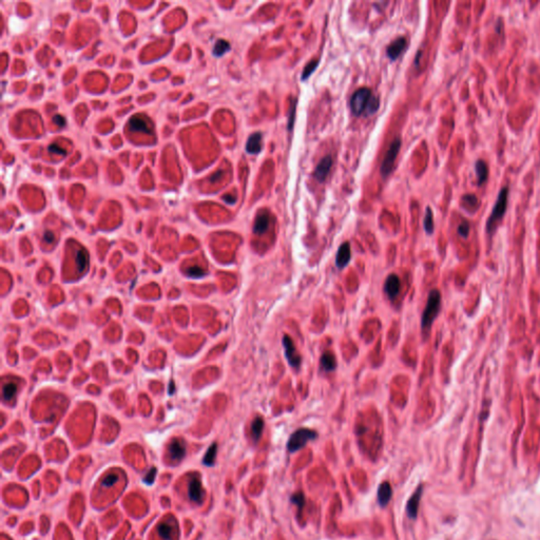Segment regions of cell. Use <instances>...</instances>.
<instances>
[{
    "mask_svg": "<svg viewBox=\"0 0 540 540\" xmlns=\"http://www.w3.org/2000/svg\"><path fill=\"white\" fill-rule=\"evenodd\" d=\"M379 99L373 95L368 88H360L352 94L350 99V109L353 115H373L379 109Z\"/></svg>",
    "mask_w": 540,
    "mask_h": 540,
    "instance_id": "cell-1",
    "label": "cell"
},
{
    "mask_svg": "<svg viewBox=\"0 0 540 540\" xmlns=\"http://www.w3.org/2000/svg\"><path fill=\"white\" fill-rule=\"evenodd\" d=\"M441 295L438 289H432L428 298V303L424 309L421 320V327L424 334H429L431 327L440 312Z\"/></svg>",
    "mask_w": 540,
    "mask_h": 540,
    "instance_id": "cell-2",
    "label": "cell"
},
{
    "mask_svg": "<svg viewBox=\"0 0 540 540\" xmlns=\"http://www.w3.org/2000/svg\"><path fill=\"white\" fill-rule=\"evenodd\" d=\"M508 198H509V188L504 187L499 192V196L497 201H496L495 206L492 210V214L486 223V230L489 233H493L495 231L496 227L499 220L503 217L504 214H506L508 208Z\"/></svg>",
    "mask_w": 540,
    "mask_h": 540,
    "instance_id": "cell-3",
    "label": "cell"
},
{
    "mask_svg": "<svg viewBox=\"0 0 540 540\" xmlns=\"http://www.w3.org/2000/svg\"><path fill=\"white\" fill-rule=\"evenodd\" d=\"M318 433L309 429H300L290 436L287 442V448L290 453H296L297 450L303 448L309 441L315 440Z\"/></svg>",
    "mask_w": 540,
    "mask_h": 540,
    "instance_id": "cell-4",
    "label": "cell"
},
{
    "mask_svg": "<svg viewBox=\"0 0 540 540\" xmlns=\"http://www.w3.org/2000/svg\"><path fill=\"white\" fill-rule=\"evenodd\" d=\"M400 148H401V138L396 137L393 140L391 146H389L387 152L385 154V157L381 164V174L383 178H386V176H388L393 171V167H394L396 158L398 156V153H399Z\"/></svg>",
    "mask_w": 540,
    "mask_h": 540,
    "instance_id": "cell-5",
    "label": "cell"
},
{
    "mask_svg": "<svg viewBox=\"0 0 540 540\" xmlns=\"http://www.w3.org/2000/svg\"><path fill=\"white\" fill-rule=\"evenodd\" d=\"M283 346H284L285 356L288 360L289 365L293 366L294 368H299L301 365V362H302V359H301V356L297 351L293 339H291L287 334H285L284 337H283Z\"/></svg>",
    "mask_w": 540,
    "mask_h": 540,
    "instance_id": "cell-6",
    "label": "cell"
},
{
    "mask_svg": "<svg viewBox=\"0 0 540 540\" xmlns=\"http://www.w3.org/2000/svg\"><path fill=\"white\" fill-rule=\"evenodd\" d=\"M422 493H423V486L421 484V485L418 486L417 489H416L415 493L411 496V498L409 499V501H407L406 513H407V516H409L411 519L417 518L418 511H419V504H420V500H421V497H422Z\"/></svg>",
    "mask_w": 540,
    "mask_h": 540,
    "instance_id": "cell-7",
    "label": "cell"
},
{
    "mask_svg": "<svg viewBox=\"0 0 540 540\" xmlns=\"http://www.w3.org/2000/svg\"><path fill=\"white\" fill-rule=\"evenodd\" d=\"M332 166V158L330 155H326L321 159V162L318 164L316 170H315V178L318 182H324L327 178V175L330 172Z\"/></svg>",
    "mask_w": 540,
    "mask_h": 540,
    "instance_id": "cell-8",
    "label": "cell"
},
{
    "mask_svg": "<svg viewBox=\"0 0 540 540\" xmlns=\"http://www.w3.org/2000/svg\"><path fill=\"white\" fill-rule=\"evenodd\" d=\"M129 129L133 132H141V133L151 134L152 128L151 123L148 119L140 116H133L129 120Z\"/></svg>",
    "mask_w": 540,
    "mask_h": 540,
    "instance_id": "cell-9",
    "label": "cell"
},
{
    "mask_svg": "<svg viewBox=\"0 0 540 540\" xmlns=\"http://www.w3.org/2000/svg\"><path fill=\"white\" fill-rule=\"evenodd\" d=\"M168 453L173 461H181L186 454L185 443L181 439H173L168 445Z\"/></svg>",
    "mask_w": 540,
    "mask_h": 540,
    "instance_id": "cell-10",
    "label": "cell"
},
{
    "mask_svg": "<svg viewBox=\"0 0 540 540\" xmlns=\"http://www.w3.org/2000/svg\"><path fill=\"white\" fill-rule=\"evenodd\" d=\"M400 286V280L398 278V276H396L394 273L389 274L384 284L385 294L389 299L394 300L398 296V294H399Z\"/></svg>",
    "mask_w": 540,
    "mask_h": 540,
    "instance_id": "cell-11",
    "label": "cell"
},
{
    "mask_svg": "<svg viewBox=\"0 0 540 540\" xmlns=\"http://www.w3.org/2000/svg\"><path fill=\"white\" fill-rule=\"evenodd\" d=\"M406 47H407V41L404 37L397 38L387 47L386 49L387 56L392 60H396L402 54L403 51L406 49Z\"/></svg>",
    "mask_w": 540,
    "mask_h": 540,
    "instance_id": "cell-12",
    "label": "cell"
},
{
    "mask_svg": "<svg viewBox=\"0 0 540 540\" xmlns=\"http://www.w3.org/2000/svg\"><path fill=\"white\" fill-rule=\"evenodd\" d=\"M350 256H351L350 245L349 243L345 242L339 247L337 258H335V265H337V267L342 269L346 266L350 261Z\"/></svg>",
    "mask_w": 540,
    "mask_h": 540,
    "instance_id": "cell-13",
    "label": "cell"
},
{
    "mask_svg": "<svg viewBox=\"0 0 540 540\" xmlns=\"http://www.w3.org/2000/svg\"><path fill=\"white\" fill-rule=\"evenodd\" d=\"M269 222H270V217H269L268 212L264 210L261 211L255 217L254 225H253V232L259 235L263 234L264 232H266V230L268 229V226H269Z\"/></svg>",
    "mask_w": 540,
    "mask_h": 540,
    "instance_id": "cell-14",
    "label": "cell"
},
{
    "mask_svg": "<svg viewBox=\"0 0 540 540\" xmlns=\"http://www.w3.org/2000/svg\"><path fill=\"white\" fill-rule=\"evenodd\" d=\"M377 496H378V502L380 506H381L382 508H385L388 504V502L391 501L392 496H393V489H392L391 483L384 481L383 483L380 484Z\"/></svg>",
    "mask_w": 540,
    "mask_h": 540,
    "instance_id": "cell-15",
    "label": "cell"
},
{
    "mask_svg": "<svg viewBox=\"0 0 540 540\" xmlns=\"http://www.w3.org/2000/svg\"><path fill=\"white\" fill-rule=\"evenodd\" d=\"M262 133L261 132H255L247 140L246 151L249 154H259L262 151Z\"/></svg>",
    "mask_w": 540,
    "mask_h": 540,
    "instance_id": "cell-16",
    "label": "cell"
},
{
    "mask_svg": "<svg viewBox=\"0 0 540 540\" xmlns=\"http://www.w3.org/2000/svg\"><path fill=\"white\" fill-rule=\"evenodd\" d=\"M188 496L191 501L196 503H202L203 501V491H202V484L198 478H193L190 480L188 485Z\"/></svg>",
    "mask_w": 540,
    "mask_h": 540,
    "instance_id": "cell-17",
    "label": "cell"
},
{
    "mask_svg": "<svg viewBox=\"0 0 540 540\" xmlns=\"http://www.w3.org/2000/svg\"><path fill=\"white\" fill-rule=\"evenodd\" d=\"M475 171L477 174L478 179V185H482L489 176V168L488 165L482 159H478L475 164Z\"/></svg>",
    "mask_w": 540,
    "mask_h": 540,
    "instance_id": "cell-18",
    "label": "cell"
},
{
    "mask_svg": "<svg viewBox=\"0 0 540 540\" xmlns=\"http://www.w3.org/2000/svg\"><path fill=\"white\" fill-rule=\"evenodd\" d=\"M337 366V361H335V357L331 351L324 352L321 357V367L323 370L329 373L335 369Z\"/></svg>",
    "mask_w": 540,
    "mask_h": 540,
    "instance_id": "cell-19",
    "label": "cell"
},
{
    "mask_svg": "<svg viewBox=\"0 0 540 540\" xmlns=\"http://www.w3.org/2000/svg\"><path fill=\"white\" fill-rule=\"evenodd\" d=\"M264 430V420L261 417H256L251 423V437L256 442L261 438Z\"/></svg>",
    "mask_w": 540,
    "mask_h": 540,
    "instance_id": "cell-20",
    "label": "cell"
},
{
    "mask_svg": "<svg viewBox=\"0 0 540 540\" xmlns=\"http://www.w3.org/2000/svg\"><path fill=\"white\" fill-rule=\"evenodd\" d=\"M216 451H217V444L216 443L211 444L207 450V453L205 454V457H204L203 459V463L207 466L214 465L216 458Z\"/></svg>",
    "mask_w": 540,
    "mask_h": 540,
    "instance_id": "cell-21",
    "label": "cell"
},
{
    "mask_svg": "<svg viewBox=\"0 0 540 540\" xmlns=\"http://www.w3.org/2000/svg\"><path fill=\"white\" fill-rule=\"evenodd\" d=\"M229 50H230L229 42L224 39H219L216 41V46L214 48V54L216 56H223Z\"/></svg>",
    "mask_w": 540,
    "mask_h": 540,
    "instance_id": "cell-22",
    "label": "cell"
},
{
    "mask_svg": "<svg viewBox=\"0 0 540 540\" xmlns=\"http://www.w3.org/2000/svg\"><path fill=\"white\" fill-rule=\"evenodd\" d=\"M424 229H426L427 233L429 234H432L433 232V216L430 207L427 208L426 216H424Z\"/></svg>",
    "mask_w": 540,
    "mask_h": 540,
    "instance_id": "cell-23",
    "label": "cell"
},
{
    "mask_svg": "<svg viewBox=\"0 0 540 540\" xmlns=\"http://www.w3.org/2000/svg\"><path fill=\"white\" fill-rule=\"evenodd\" d=\"M17 392V386L13 383H7L2 388V397L4 401H11Z\"/></svg>",
    "mask_w": 540,
    "mask_h": 540,
    "instance_id": "cell-24",
    "label": "cell"
},
{
    "mask_svg": "<svg viewBox=\"0 0 540 540\" xmlns=\"http://www.w3.org/2000/svg\"><path fill=\"white\" fill-rule=\"evenodd\" d=\"M319 63H320L319 59H314V60L311 61V63H308L306 65V67L303 70V73H302V81H306L307 78H309V76H311L317 70V67L319 66Z\"/></svg>",
    "mask_w": 540,
    "mask_h": 540,
    "instance_id": "cell-25",
    "label": "cell"
},
{
    "mask_svg": "<svg viewBox=\"0 0 540 540\" xmlns=\"http://www.w3.org/2000/svg\"><path fill=\"white\" fill-rule=\"evenodd\" d=\"M158 534L164 540H171L172 528L168 524H162L158 527Z\"/></svg>",
    "mask_w": 540,
    "mask_h": 540,
    "instance_id": "cell-26",
    "label": "cell"
},
{
    "mask_svg": "<svg viewBox=\"0 0 540 540\" xmlns=\"http://www.w3.org/2000/svg\"><path fill=\"white\" fill-rule=\"evenodd\" d=\"M290 500L294 504H296V506L300 510H302L304 508V506H305V497H304V494L302 492H298V493L294 494L293 496H291Z\"/></svg>",
    "mask_w": 540,
    "mask_h": 540,
    "instance_id": "cell-27",
    "label": "cell"
},
{
    "mask_svg": "<svg viewBox=\"0 0 540 540\" xmlns=\"http://www.w3.org/2000/svg\"><path fill=\"white\" fill-rule=\"evenodd\" d=\"M118 481V476L116 474H109L102 480L103 488H111Z\"/></svg>",
    "mask_w": 540,
    "mask_h": 540,
    "instance_id": "cell-28",
    "label": "cell"
},
{
    "mask_svg": "<svg viewBox=\"0 0 540 540\" xmlns=\"http://www.w3.org/2000/svg\"><path fill=\"white\" fill-rule=\"evenodd\" d=\"M463 203L465 207L470 208V209H473V208H476L478 206V200L477 198L474 196V194H466V196L463 197L462 199Z\"/></svg>",
    "mask_w": 540,
    "mask_h": 540,
    "instance_id": "cell-29",
    "label": "cell"
},
{
    "mask_svg": "<svg viewBox=\"0 0 540 540\" xmlns=\"http://www.w3.org/2000/svg\"><path fill=\"white\" fill-rule=\"evenodd\" d=\"M186 274L191 278H202L205 274V271L199 266H192L186 269Z\"/></svg>",
    "mask_w": 540,
    "mask_h": 540,
    "instance_id": "cell-30",
    "label": "cell"
},
{
    "mask_svg": "<svg viewBox=\"0 0 540 540\" xmlns=\"http://www.w3.org/2000/svg\"><path fill=\"white\" fill-rule=\"evenodd\" d=\"M77 262H78L79 269L84 270L85 267L87 266V263H88V255L86 253V251L79 250L77 252Z\"/></svg>",
    "mask_w": 540,
    "mask_h": 540,
    "instance_id": "cell-31",
    "label": "cell"
},
{
    "mask_svg": "<svg viewBox=\"0 0 540 540\" xmlns=\"http://www.w3.org/2000/svg\"><path fill=\"white\" fill-rule=\"evenodd\" d=\"M296 107H297V100H294L293 101V106L290 107V112H289V119H288V129L291 130L293 129V126H294V122H295V115H296Z\"/></svg>",
    "mask_w": 540,
    "mask_h": 540,
    "instance_id": "cell-32",
    "label": "cell"
},
{
    "mask_svg": "<svg viewBox=\"0 0 540 540\" xmlns=\"http://www.w3.org/2000/svg\"><path fill=\"white\" fill-rule=\"evenodd\" d=\"M468 233H470V224L467 222H462L458 226V234L462 237H467Z\"/></svg>",
    "mask_w": 540,
    "mask_h": 540,
    "instance_id": "cell-33",
    "label": "cell"
},
{
    "mask_svg": "<svg viewBox=\"0 0 540 540\" xmlns=\"http://www.w3.org/2000/svg\"><path fill=\"white\" fill-rule=\"evenodd\" d=\"M156 473H157V470L155 467H152L151 470H150L147 475L144 477V482L147 483V484H152L155 480V477H156Z\"/></svg>",
    "mask_w": 540,
    "mask_h": 540,
    "instance_id": "cell-34",
    "label": "cell"
},
{
    "mask_svg": "<svg viewBox=\"0 0 540 540\" xmlns=\"http://www.w3.org/2000/svg\"><path fill=\"white\" fill-rule=\"evenodd\" d=\"M49 151L50 152H53V153H56V154H61V155H66L67 152L66 150H64L63 148H60L58 145L56 144H53L49 147Z\"/></svg>",
    "mask_w": 540,
    "mask_h": 540,
    "instance_id": "cell-35",
    "label": "cell"
},
{
    "mask_svg": "<svg viewBox=\"0 0 540 540\" xmlns=\"http://www.w3.org/2000/svg\"><path fill=\"white\" fill-rule=\"evenodd\" d=\"M53 121H54L59 127H64L66 125V119L61 116V115H55V116L53 117Z\"/></svg>",
    "mask_w": 540,
    "mask_h": 540,
    "instance_id": "cell-36",
    "label": "cell"
},
{
    "mask_svg": "<svg viewBox=\"0 0 540 540\" xmlns=\"http://www.w3.org/2000/svg\"><path fill=\"white\" fill-rule=\"evenodd\" d=\"M43 240L48 243L53 242L54 241V234H53L51 231H46L45 234H43Z\"/></svg>",
    "mask_w": 540,
    "mask_h": 540,
    "instance_id": "cell-37",
    "label": "cell"
},
{
    "mask_svg": "<svg viewBox=\"0 0 540 540\" xmlns=\"http://www.w3.org/2000/svg\"><path fill=\"white\" fill-rule=\"evenodd\" d=\"M224 201H226L228 204H234L236 201V198L234 196H225Z\"/></svg>",
    "mask_w": 540,
    "mask_h": 540,
    "instance_id": "cell-38",
    "label": "cell"
}]
</instances>
